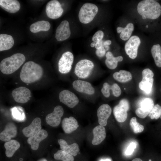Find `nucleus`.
<instances>
[{
    "label": "nucleus",
    "mask_w": 161,
    "mask_h": 161,
    "mask_svg": "<svg viewBox=\"0 0 161 161\" xmlns=\"http://www.w3.org/2000/svg\"><path fill=\"white\" fill-rule=\"evenodd\" d=\"M50 27V24L48 21H39L32 24L30 26V30L32 32L35 33L40 31H48Z\"/></svg>",
    "instance_id": "nucleus-28"
},
{
    "label": "nucleus",
    "mask_w": 161,
    "mask_h": 161,
    "mask_svg": "<svg viewBox=\"0 0 161 161\" xmlns=\"http://www.w3.org/2000/svg\"><path fill=\"white\" fill-rule=\"evenodd\" d=\"M95 43L94 42H92L90 46L91 47H95Z\"/></svg>",
    "instance_id": "nucleus-44"
},
{
    "label": "nucleus",
    "mask_w": 161,
    "mask_h": 161,
    "mask_svg": "<svg viewBox=\"0 0 161 161\" xmlns=\"http://www.w3.org/2000/svg\"><path fill=\"white\" fill-rule=\"evenodd\" d=\"M154 106V102L151 98H145L141 102L140 107L136 109V114L139 117L144 118L148 115Z\"/></svg>",
    "instance_id": "nucleus-14"
},
{
    "label": "nucleus",
    "mask_w": 161,
    "mask_h": 161,
    "mask_svg": "<svg viewBox=\"0 0 161 161\" xmlns=\"http://www.w3.org/2000/svg\"><path fill=\"white\" fill-rule=\"evenodd\" d=\"M132 161H143V160L139 158H135Z\"/></svg>",
    "instance_id": "nucleus-43"
},
{
    "label": "nucleus",
    "mask_w": 161,
    "mask_h": 161,
    "mask_svg": "<svg viewBox=\"0 0 161 161\" xmlns=\"http://www.w3.org/2000/svg\"><path fill=\"white\" fill-rule=\"evenodd\" d=\"M151 53L156 65L161 67V47L158 44H154L151 49Z\"/></svg>",
    "instance_id": "nucleus-31"
},
{
    "label": "nucleus",
    "mask_w": 161,
    "mask_h": 161,
    "mask_svg": "<svg viewBox=\"0 0 161 161\" xmlns=\"http://www.w3.org/2000/svg\"><path fill=\"white\" fill-rule=\"evenodd\" d=\"M142 79L139 83V88L147 94H149L152 90L154 82V73L149 68L143 70Z\"/></svg>",
    "instance_id": "nucleus-7"
},
{
    "label": "nucleus",
    "mask_w": 161,
    "mask_h": 161,
    "mask_svg": "<svg viewBox=\"0 0 161 161\" xmlns=\"http://www.w3.org/2000/svg\"><path fill=\"white\" fill-rule=\"evenodd\" d=\"M129 107V101L124 98L121 100L119 103L114 107L113 113L117 122L122 123L126 120L128 116L127 111Z\"/></svg>",
    "instance_id": "nucleus-6"
},
{
    "label": "nucleus",
    "mask_w": 161,
    "mask_h": 161,
    "mask_svg": "<svg viewBox=\"0 0 161 161\" xmlns=\"http://www.w3.org/2000/svg\"><path fill=\"white\" fill-rule=\"evenodd\" d=\"M141 44L139 37L135 35L131 36L125 43L124 49L126 54L132 59L137 56L138 48Z\"/></svg>",
    "instance_id": "nucleus-8"
},
{
    "label": "nucleus",
    "mask_w": 161,
    "mask_h": 161,
    "mask_svg": "<svg viewBox=\"0 0 161 161\" xmlns=\"http://www.w3.org/2000/svg\"><path fill=\"white\" fill-rule=\"evenodd\" d=\"M103 43V40L97 41L95 43V48L97 49H100L102 46Z\"/></svg>",
    "instance_id": "nucleus-40"
},
{
    "label": "nucleus",
    "mask_w": 161,
    "mask_h": 161,
    "mask_svg": "<svg viewBox=\"0 0 161 161\" xmlns=\"http://www.w3.org/2000/svg\"><path fill=\"white\" fill-rule=\"evenodd\" d=\"M54 158L62 161H74L73 156L62 150H58L54 155Z\"/></svg>",
    "instance_id": "nucleus-32"
},
{
    "label": "nucleus",
    "mask_w": 161,
    "mask_h": 161,
    "mask_svg": "<svg viewBox=\"0 0 161 161\" xmlns=\"http://www.w3.org/2000/svg\"><path fill=\"white\" fill-rule=\"evenodd\" d=\"M106 57L105 64L106 66L110 69H115L117 66L118 62L122 61L123 59V57L121 56L114 57L112 53L109 51L106 52Z\"/></svg>",
    "instance_id": "nucleus-27"
},
{
    "label": "nucleus",
    "mask_w": 161,
    "mask_h": 161,
    "mask_svg": "<svg viewBox=\"0 0 161 161\" xmlns=\"http://www.w3.org/2000/svg\"><path fill=\"white\" fill-rule=\"evenodd\" d=\"M111 86L107 83H105L103 85L101 91L103 95L106 97H108L110 95V90Z\"/></svg>",
    "instance_id": "nucleus-35"
},
{
    "label": "nucleus",
    "mask_w": 161,
    "mask_h": 161,
    "mask_svg": "<svg viewBox=\"0 0 161 161\" xmlns=\"http://www.w3.org/2000/svg\"><path fill=\"white\" fill-rule=\"evenodd\" d=\"M130 125L133 131L135 133H140L143 131L144 129L143 126L137 121L135 117H132L130 120Z\"/></svg>",
    "instance_id": "nucleus-33"
},
{
    "label": "nucleus",
    "mask_w": 161,
    "mask_h": 161,
    "mask_svg": "<svg viewBox=\"0 0 161 161\" xmlns=\"http://www.w3.org/2000/svg\"><path fill=\"white\" fill-rule=\"evenodd\" d=\"M43 74L42 67L35 62L30 61L23 65L20 74L22 81L27 83H31L39 80Z\"/></svg>",
    "instance_id": "nucleus-1"
},
{
    "label": "nucleus",
    "mask_w": 161,
    "mask_h": 161,
    "mask_svg": "<svg viewBox=\"0 0 161 161\" xmlns=\"http://www.w3.org/2000/svg\"><path fill=\"white\" fill-rule=\"evenodd\" d=\"M11 94L16 102L21 103L27 102L31 96V92L30 90L23 86L14 89L12 91Z\"/></svg>",
    "instance_id": "nucleus-11"
},
{
    "label": "nucleus",
    "mask_w": 161,
    "mask_h": 161,
    "mask_svg": "<svg viewBox=\"0 0 161 161\" xmlns=\"http://www.w3.org/2000/svg\"><path fill=\"white\" fill-rule=\"evenodd\" d=\"M14 40L11 35L6 34L0 35V51L11 49L14 45Z\"/></svg>",
    "instance_id": "nucleus-26"
},
{
    "label": "nucleus",
    "mask_w": 161,
    "mask_h": 161,
    "mask_svg": "<svg viewBox=\"0 0 161 161\" xmlns=\"http://www.w3.org/2000/svg\"><path fill=\"white\" fill-rule=\"evenodd\" d=\"M46 11L48 17L55 19L60 18L62 16L64 10L58 1L52 0L47 4Z\"/></svg>",
    "instance_id": "nucleus-10"
},
{
    "label": "nucleus",
    "mask_w": 161,
    "mask_h": 161,
    "mask_svg": "<svg viewBox=\"0 0 161 161\" xmlns=\"http://www.w3.org/2000/svg\"><path fill=\"white\" fill-rule=\"evenodd\" d=\"M98 8L95 4L90 3L84 4L80 8L78 18L80 21L83 24L91 22L98 12Z\"/></svg>",
    "instance_id": "nucleus-4"
},
{
    "label": "nucleus",
    "mask_w": 161,
    "mask_h": 161,
    "mask_svg": "<svg viewBox=\"0 0 161 161\" xmlns=\"http://www.w3.org/2000/svg\"><path fill=\"white\" fill-rule=\"evenodd\" d=\"M149 161H151V160H149Z\"/></svg>",
    "instance_id": "nucleus-46"
},
{
    "label": "nucleus",
    "mask_w": 161,
    "mask_h": 161,
    "mask_svg": "<svg viewBox=\"0 0 161 161\" xmlns=\"http://www.w3.org/2000/svg\"><path fill=\"white\" fill-rule=\"evenodd\" d=\"M138 14L143 19H156L161 15V6L157 1L153 0H143L138 4Z\"/></svg>",
    "instance_id": "nucleus-2"
},
{
    "label": "nucleus",
    "mask_w": 161,
    "mask_h": 161,
    "mask_svg": "<svg viewBox=\"0 0 161 161\" xmlns=\"http://www.w3.org/2000/svg\"></svg>",
    "instance_id": "nucleus-48"
},
{
    "label": "nucleus",
    "mask_w": 161,
    "mask_h": 161,
    "mask_svg": "<svg viewBox=\"0 0 161 161\" xmlns=\"http://www.w3.org/2000/svg\"><path fill=\"white\" fill-rule=\"evenodd\" d=\"M20 146V143L16 140H12L6 142L4 144V147L6 156L8 157H12Z\"/></svg>",
    "instance_id": "nucleus-29"
},
{
    "label": "nucleus",
    "mask_w": 161,
    "mask_h": 161,
    "mask_svg": "<svg viewBox=\"0 0 161 161\" xmlns=\"http://www.w3.org/2000/svg\"><path fill=\"white\" fill-rule=\"evenodd\" d=\"M64 113V110L61 106L58 105L54 108L52 112L47 114L46 117V121L49 126L56 127L61 123V117Z\"/></svg>",
    "instance_id": "nucleus-12"
},
{
    "label": "nucleus",
    "mask_w": 161,
    "mask_h": 161,
    "mask_svg": "<svg viewBox=\"0 0 161 161\" xmlns=\"http://www.w3.org/2000/svg\"><path fill=\"white\" fill-rule=\"evenodd\" d=\"M113 77L117 81L121 83H126L130 81L132 78L131 73L126 70H121L119 72H114Z\"/></svg>",
    "instance_id": "nucleus-30"
},
{
    "label": "nucleus",
    "mask_w": 161,
    "mask_h": 161,
    "mask_svg": "<svg viewBox=\"0 0 161 161\" xmlns=\"http://www.w3.org/2000/svg\"><path fill=\"white\" fill-rule=\"evenodd\" d=\"M0 7L6 11L14 13L18 11L20 8V4L16 0H0Z\"/></svg>",
    "instance_id": "nucleus-21"
},
{
    "label": "nucleus",
    "mask_w": 161,
    "mask_h": 161,
    "mask_svg": "<svg viewBox=\"0 0 161 161\" xmlns=\"http://www.w3.org/2000/svg\"><path fill=\"white\" fill-rule=\"evenodd\" d=\"M61 150L72 155L76 156L80 151L78 145L75 143L69 145L64 140L60 139L58 140Z\"/></svg>",
    "instance_id": "nucleus-24"
},
{
    "label": "nucleus",
    "mask_w": 161,
    "mask_h": 161,
    "mask_svg": "<svg viewBox=\"0 0 161 161\" xmlns=\"http://www.w3.org/2000/svg\"><path fill=\"white\" fill-rule=\"evenodd\" d=\"M48 135L47 131L44 129H41L35 135L29 137L27 140V142L31 145L32 150H36L39 148L40 143L46 139Z\"/></svg>",
    "instance_id": "nucleus-20"
},
{
    "label": "nucleus",
    "mask_w": 161,
    "mask_h": 161,
    "mask_svg": "<svg viewBox=\"0 0 161 161\" xmlns=\"http://www.w3.org/2000/svg\"><path fill=\"white\" fill-rule=\"evenodd\" d=\"M134 29V24L132 23L127 24L126 27H118L116 29L117 33H120V37L123 41L128 40L131 37Z\"/></svg>",
    "instance_id": "nucleus-25"
},
{
    "label": "nucleus",
    "mask_w": 161,
    "mask_h": 161,
    "mask_svg": "<svg viewBox=\"0 0 161 161\" xmlns=\"http://www.w3.org/2000/svg\"><path fill=\"white\" fill-rule=\"evenodd\" d=\"M69 24L66 20H64L57 27L55 38L58 41H62L67 39L71 35Z\"/></svg>",
    "instance_id": "nucleus-15"
},
{
    "label": "nucleus",
    "mask_w": 161,
    "mask_h": 161,
    "mask_svg": "<svg viewBox=\"0 0 161 161\" xmlns=\"http://www.w3.org/2000/svg\"><path fill=\"white\" fill-rule=\"evenodd\" d=\"M112 43L111 41L110 40H108L105 41L103 43V46H108L110 45Z\"/></svg>",
    "instance_id": "nucleus-41"
},
{
    "label": "nucleus",
    "mask_w": 161,
    "mask_h": 161,
    "mask_svg": "<svg viewBox=\"0 0 161 161\" xmlns=\"http://www.w3.org/2000/svg\"><path fill=\"white\" fill-rule=\"evenodd\" d=\"M59 97L60 102L70 108L74 107L79 102L77 96L67 90L61 91L59 94Z\"/></svg>",
    "instance_id": "nucleus-13"
},
{
    "label": "nucleus",
    "mask_w": 161,
    "mask_h": 161,
    "mask_svg": "<svg viewBox=\"0 0 161 161\" xmlns=\"http://www.w3.org/2000/svg\"><path fill=\"white\" fill-rule=\"evenodd\" d=\"M106 50L104 47L102 46L99 49H97L95 53L97 56L99 57H103L106 54Z\"/></svg>",
    "instance_id": "nucleus-39"
},
{
    "label": "nucleus",
    "mask_w": 161,
    "mask_h": 161,
    "mask_svg": "<svg viewBox=\"0 0 161 161\" xmlns=\"http://www.w3.org/2000/svg\"><path fill=\"white\" fill-rule=\"evenodd\" d=\"M17 134V128L15 124L10 122L6 125L4 129L0 133V139L4 142H7L15 137Z\"/></svg>",
    "instance_id": "nucleus-18"
},
{
    "label": "nucleus",
    "mask_w": 161,
    "mask_h": 161,
    "mask_svg": "<svg viewBox=\"0 0 161 161\" xmlns=\"http://www.w3.org/2000/svg\"><path fill=\"white\" fill-rule=\"evenodd\" d=\"M137 146L136 143L135 142H131L127 147L125 150V154L126 155H131Z\"/></svg>",
    "instance_id": "nucleus-37"
},
{
    "label": "nucleus",
    "mask_w": 161,
    "mask_h": 161,
    "mask_svg": "<svg viewBox=\"0 0 161 161\" xmlns=\"http://www.w3.org/2000/svg\"><path fill=\"white\" fill-rule=\"evenodd\" d=\"M104 36V33L102 30H99L97 31L93 35L92 40L94 42L102 40Z\"/></svg>",
    "instance_id": "nucleus-38"
},
{
    "label": "nucleus",
    "mask_w": 161,
    "mask_h": 161,
    "mask_svg": "<svg viewBox=\"0 0 161 161\" xmlns=\"http://www.w3.org/2000/svg\"><path fill=\"white\" fill-rule=\"evenodd\" d=\"M111 90H112L113 95L115 97L119 96L121 93V89L116 83H114L111 86Z\"/></svg>",
    "instance_id": "nucleus-36"
},
{
    "label": "nucleus",
    "mask_w": 161,
    "mask_h": 161,
    "mask_svg": "<svg viewBox=\"0 0 161 161\" xmlns=\"http://www.w3.org/2000/svg\"><path fill=\"white\" fill-rule=\"evenodd\" d=\"M73 88L77 91L88 95H92L95 92L94 88L89 82L82 80H75L72 83Z\"/></svg>",
    "instance_id": "nucleus-19"
},
{
    "label": "nucleus",
    "mask_w": 161,
    "mask_h": 161,
    "mask_svg": "<svg viewBox=\"0 0 161 161\" xmlns=\"http://www.w3.org/2000/svg\"><path fill=\"white\" fill-rule=\"evenodd\" d=\"M112 113V109L108 104H104L101 105L97 111L98 122L100 125L106 126L107 120Z\"/></svg>",
    "instance_id": "nucleus-16"
},
{
    "label": "nucleus",
    "mask_w": 161,
    "mask_h": 161,
    "mask_svg": "<svg viewBox=\"0 0 161 161\" xmlns=\"http://www.w3.org/2000/svg\"><path fill=\"white\" fill-rule=\"evenodd\" d=\"M62 127L65 133L70 134L76 130L79 125L77 120L73 117L71 116L63 120Z\"/></svg>",
    "instance_id": "nucleus-22"
},
{
    "label": "nucleus",
    "mask_w": 161,
    "mask_h": 161,
    "mask_svg": "<svg viewBox=\"0 0 161 161\" xmlns=\"http://www.w3.org/2000/svg\"><path fill=\"white\" fill-rule=\"evenodd\" d=\"M94 137L92 143L94 145L101 143L106 137V130L104 126L98 125L95 127L92 131Z\"/></svg>",
    "instance_id": "nucleus-23"
},
{
    "label": "nucleus",
    "mask_w": 161,
    "mask_h": 161,
    "mask_svg": "<svg viewBox=\"0 0 161 161\" xmlns=\"http://www.w3.org/2000/svg\"><path fill=\"white\" fill-rule=\"evenodd\" d=\"M73 61L74 56L71 52L67 51L64 52L58 61L59 72L63 74L69 72L71 69Z\"/></svg>",
    "instance_id": "nucleus-9"
},
{
    "label": "nucleus",
    "mask_w": 161,
    "mask_h": 161,
    "mask_svg": "<svg viewBox=\"0 0 161 161\" xmlns=\"http://www.w3.org/2000/svg\"><path fill=\"white\" fill-rule=\"evenodd\" d=\"M160 119H161V116L160 117Z\"/></svg>",
    "instance_id": "nucleus-47"
},
{
    "label": "nucleus",
    "mask_w": 161,
    "mask_h": 161,
    "mask_svg": "<svg viewBox=\"0 0 161 161\" xmlns=\"http://www.w3.org/2000/svg\"><path fill=\"white\" fill-rule=\"evenodd\" d=\"M100 161H112L109 158H106L105 159H102L100 160Z\"/></svg>",
    "instance_id": "nucleus-42"
},
{
    "label": "nucleus",
    "mask_w": 161,
    "mask_h": 161,
    "mask_svg": "<svg viewBox=\"0 0 161 161\" xmlns=\"http://www.w3.org/2000/svg\"><path fill=\"white\" fill-rule=\"evenodd\" d=\"M38 161H48L46 159L44 158H43V159H41L40 160Z\"/></svg>",
    "instance_id": "nucleus-45"
},
{
    "label": "nucleus",
    "mask_w": 161,
    "mask_h": 161,
    "mask_svg": "<svg viewBox=\"0 0 161 161\" xmlns=\"http://www.w3.org/2000/svg\"><path fill=\"white\" fill-rule=\"evenodd\" d=\"M93 62L90 60L84 59L79 61L75 69V73L78 77L85 78L90 75L94 67Z\"/></svg>",
    "instance_id": "nucleus-5"
},
{
    "label": "nucleus",
    "mask_w": 161,
    "mask_h": 161,
    "mask_svg": "<svg viewBox=\"0 0 161 161\" xmlns=\"http://www.w3.org/2000/svg\"><path fill=\"white\" fill-rule=\"evenodd\" d=\"M22 54L17 53L2 60L0 64L1 71L5 75L11 74L18 69L25 61Z\"/></svg>",
    "instance_id": "nucleus-3"
},
{
    "label": "nucleus",
    "mask_w": 161,
    "mask_h": 161,
    "mask_svg": "<svg viewBox=\"0 0 161 161\" xmlns=\"http://www.w3.org/2000/svg\"><path fill=\"white\" fill-rule=\"evenodd\" d=\"M41 129V120L37 117L34 118L29 126L24 128L22 132L25 136L29 137L37 133Z\"/></svg>",
    "instance_id": "nucleus-17"
},
{
    "label": "nucleus",
    "mask_w": 161,
    "mask_h": 161,
    "mask_svg": "<svg viewBox=\"0 0 161 161\" xmlns=\"http://www.w3.org/2000/svg\"><path fill=\"white\" fill-rule=\"evenodd\" d=\"M148 115L152 119H158L161 116V106L158 104L155 105Z\"/></svg>",
    "instance_id": "nucleus-34"
}]
</instances>
